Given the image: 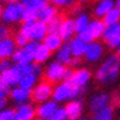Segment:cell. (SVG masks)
I'll list each match as a JSON object with an SVG mask.
<instances>
[{
  "mask_svg": "<svg viewBox=\"0 0 120 120\" xmlns=\"http://www.w3.org/2000/svg\"><path fill=\"white\" fill-rule=\"evenodd\" d=\"M120 76V56L118 54L108 55L96 70V81L101 84L114 83Z\"/></svg>",
  "mask_w": 120,
  "mask_h": 120,
  "instance_id": "6da1fadb",
  "label": "cell"
},
{
  "mask_svg": "<svg viewBox=\"0 0 120 120\" xmlns=\"http://www.w3.org/2000/svg\"><path fill=\"white\" fill-rule=\"evenodd\" d=\"M85 88L77 86L71 81H60L53 86L52 98L58 103H65L73 98H81L85 94Z\"/></svg>",
  "mask_w": 120,
  "mask_h": 120,
  "instance_id": "7a4b0ae2",
  "label": "cell"
},
{
  "mask_svg": "<svg viewBox=\"0 0 120 120\" xmlns=\"http://www.w3.org/2000/svg\"><path fill=\"white\" fill-rule=\"evenodd\" d=\"M23 12H24V5L19 0H15V1L6 4V6L3 8V13L0 19L6 25L17 24L22 22Z\"/></svg>",
  "mask_w": 120,
  "mask_h": 120,
  "instance_id": "3957f363",
  "label": "cell"
},
{
  "mask_svg": "<svg viewBox=\"0 0 120 120\" xmlns=\"http://www.w3.org/2000/svg\"><path fill=\"white\" fill-rule=\"evenodd\" d=\"M19 31L23 33L29 40L41 42L48 34V28L47 23L36 19L34 22H24L21 29H19Z\"/></svg>",
  "mask_w": 120,
  "mask_h": 120,
  "instance_id": "277c9868",
  "label": "cell"
},
{
  "mask_svg": "<svg viewBox=\"0 0 120 120\" xmlns=\"http://www.w3.org/2000/svg\"><path fill=\"white\" fill-rule=\"evenodd\" d=\"M105 28H106V24L102 19L101 18H95L93 21H90L88 26L82 33H79L78 36L82 40H84L86 43L93 42V41H97V40L102 38Z\"/></svg>",
  "mask_w": 120,
  "mask_h": 120,
  "instance_id": "5b68a950",
  "label": "cell"
},
{
  "mask_svg": "<svg viewBox=\"0 0 120 120\" xmlns=\"http://www.w3.org/2000/svg\"><path fill=\"white\" fill-rule=\"evenodd\" d=\"M53 95V85L48 81L37 82L31 90V100L35 103H41L47 100H51Z\"/></svg>",
  "mask_w": 120,
  "mask_h": 120,
  "instance_id": "8992f818",
  "label": "cell"
},
{
  "mask_svg": "<svg viewBox=\"0 0 120 120\" xmlns=\"http://www.w3.org/2000/svg\"><path fill=\"white\" fill-rule=\"evenodd\" d=\"M65 68H66V65L56 61V60L49 63L43 71V76L46 78V81L51 83H55V84L60 81H63Z\"/></svg>",
  "mask_w": 120,
  "mask_h": 120,
  "instance_id": "52a82bcc",
  "label": "cell"
},
{
  "mask_svg": "<svg viewBox=\"0 0 120 120\" xmlns=\"http://www.w3.org/2000/svg\"><path fill=\"white\" fill-rule=\"evenodd\" d=\"M105 54V47L101 42L97 41H93V42H89L86 46V51L84 53V60L86 63L90 64H95L97 61H100Z\"/></svg>",
  "mask_w": 120,
  "mask_h": 120,
  "instance_id": "ba28073f",
  "label": "cell"
},
{
  "mask_svg": "<svg viewBox=\"0 0 120 120\" xmlns=\"http://www.w3.org/2000/svg\"><path fill=\"white\" fill-rule=\"evenodd\" d=\"M22 76H23V73L19 70L18 64H13L10 68L0 72V82H3L4 84H6L10 88H13V86L18 85Z\"/></svg>",
  "mask_w": 120,
  "mask_h": 120,
  "instance_id": "9c48e42d",
  "label": "cell"
},
{
  "mask_svg": "<svg viewBox=\"0 0 120 120\" xmlns=\"http://www.w3.org/2000/svg\"><path fill=\"white\" fill-rule=\"evenodd\" d=\"M58 105L59 103L56 101H54L53 98L38 103V106L36 108V118L41 119V120H51L52 115L55 112V109L59 107Z\"/></svg>",
  "mask_w": 120,
  "mask_h": 120,
  "instance_id": "30bf717a",
  "label": "cell"
},
{
  "mask_svg": "<svg viewBox=\"0 0 120 120\" xmlns=\"http://www.w3.org/2000/svg\"><path fill=\"white\" fill-rule=\"evenodd\" d=\"M10 98L15 105H22L31 101V90L24 89L19 85H16L10 90Z\"/></svg>",
  "mask_w": 120,
  "mask_h": 120,
  "instance_id": "8fae6325",
  "label": "cell"
},
{
  "mask_svg": "<svg viewBox=\"0 0 120 120\" xmlns=\"http://www.w3.org/2000/svg\"><path fill=\"white\" fill-rule=\"evenodd\" d=\"M34 118H36V108L31 102L17 105L15 115L16 120H33Z\"/></svg>",
  "mask_w": 120,
  "mask_h": 120,
  "instance_id": "7c38bea8",
  "label": "cell"
},
{
  "mask_svg": "<svg viewBox=\"0 0 120 120\" xmlns=\"http://www.w3.org/2000/svg\"><path fill=\"white\" fill-rule=\"evenodd\" d=\"M67 105L65 106L67 111V118L71 120H77L81 119L83 113H84V105L79 98H73L71 101L66 102Z\"/></svg>",
  "mask_w": 120,
  "mask_h": 120,
  "instance_id": "4fadbf2b",
  "label": "cell"
},
{
  "mask_svg": "<svg viewBox=\"0 0 120 120\" xmlns=\"http://www.w3.org/2000/svg\"><path fill=\"white\" fill-rule=\"evenodd\" d=\"M109 103H111V95L107 94V93H97L94 96H91V98H90L89 109L93 113H95L96 111L106 107Z\"/></svg>",
  "mask_w": 120,
  "mask_h": 120,
  "instance_id": "5bb4252c",
  "label": "cell"
},
{
  "mask_svg": "<svg viewBox=\"0 0 120 120\" xmlns=\"http://www.w3.org/2000/svg\"><path fill=\"white\" fill-rule=\"evenodd\" d=\"M90 79H91V72L88 68H77L76 71L72 72L71 76V81L75 85L77 86H82V88H86V85L89 84Z\"/></svg>",
  "mask_w": 120,
  "mask_h": 120,
  "instance_id": "9a60e30c",
  "label": "cell"
},
{
  "mask_svg": "<svg viewBox=\"0 0 120 120\" xmlns=\"http://www.w3.org/2000/svg\"><path fill=\"white\" fill-rule=\"evenodd\" d=\"M59 35L63 37L64 41H70L76 34V29H75V21L72 18H65L61 21L59 28Z\"/></svg>",
  "mask_w": 120,
  "mask_h": 120,
  "instance_id": "2e32d148",
  "label": "cell"
},
{
  "mask_svg": "<svg viewBox=\"0 0 120 120\" xmlns=\"http://www.w3.org/2000/svg\"><path fill=\"white\" fill-rule=\"evenodd\" d=\"M42 43L49 49L51 52H55L58 48H60L64 43L63 37L59 35V33H48L46 37L42 40Z\"/></svg>",
  "mask_w": 120,
  "mask_h": 120,
  "instance_id": "e0dca14e",
  "label": "cell"
},
{
  "mask_svg": "<svg viewBox=\"0 0 120 120\" xmlns=\"http://www.w3.org/2000/svg\"><path fill=\"white\" fill-rule=\"evenodd\" d=\"M68 43H70V48H71V52H72V56H77V58L84 56V53L86 51V46H88V43L84 40L77 36V37H72Z\"/></svg>",
  "mask_w": 120,
  "mask_h": 120,
  "instance_id": "ac0fdd59",
  "label": "cell"
},
{
  "mask_svg": "<svg viewBox=\"0 0 120 120\" xmlns=\"http://www.w3.org/2000/svg\"><path fill=\"white\" fill-rule=\"evenodd\" d=\"M17 48L13 38L10 36L4 37L0 40V59L3 58H11L12 53L15 52V49Z\"/></svg>",
  "mask_w": 120,
  "mask_h": 120,
  "instance_id": "d6986e66",
  "label": "cell"
},
{
  "mask_svg": "<svg viewBox=\"0 0 120 120\" xmlns=\"http://www.w3.org/2000/svg\"><path fill=\"white\" fill-rule=\"evenodd\" d=\"M114 6H115L114 0H98L94 6V16L96 18L102 19L105 17V15Z\"/></svg>",
  "mask_w": 120,
  "mask_h": 120,
  "instance_id": "ffe728a7",
  "label": "cell"
},
{
  "mask_svg": "<svg viewBox=\"0 0 120 120\" xmlns=\"http://www.w3.org/2000/svg\"><path fill=\"white\" fill-rule=\"evenodd\" d=\"M54 58L56 61L67 66L70 60L72 59V52H71V48H70V43H63V46L55 51Z\"/></svg>",
  "mask_w": 120,
  "mask_h": 120,
  "instance_id": "44dd1931",
  "label": "cell"
},
{
  "mask_svg": "<svg viewBox=\"0 0 120 120\" xmlns=\"http://www.w3.org/2000/svg\"><path fill=\"white\" fill-rule=\"evenodd\" d=\"M11 60L13 64H26L33 61V56L25 51L24 47H17L11 55Z\"/></svg>",
  "mask_w": 120,
  "mask_h": 120,
  "instance_id": "7402d4cb",
  "label": "cell"
},
{
  "mask_svg": "<svg viewBox=\"0 0 120 120\" xmlns=\"http://www.w3.org/2000/svg\"><path fill=\"white\" fill-rule=\"evenodd\" d=\"M58 16V8L54 5H46L42 10H40L37 12V19L42 21L45 23H48L49 21H52L54 17Z\"/></svg>",
  "mask_w": 120,
  "mask_h": 120,
  "instance_id": "603a6c76",
  "label": "cell"
},
{
  "mask_svg": "<svg viewBox=\"0 0 120 120\" xmlns=\"http://www.w3.org/2000/svg\"><path fill=\"white\" fill-rule=\"evenodd\" d=\"M51 56H52V52L49 51L43 43H41L38 46L37 51L35 52V54L33 56V60L35 63H37V64H45V63L48 61Z\"/></svg>",
  "mask_w": 120,
  "mask_h": 120,
  "instance_id": "cb8c5ba5",
  "label": "cell"
},
{
  "mask_svg": "<svg viewBox=\"0 0 120 120\" xmlns=\"http://www.w3.org/2000/svg\"><path fill=\"white\" fill-rule=\"evenodd\" d=\"M75 21V29H76V34L82 33L83 30L88 26V24L90 23V16L85 12H81L76 16V18L73 19Z\"/></svg>",
  "mask_w": 120,
  "mask_h": 120,
  "instance_id": "d4e9b609",
  "label": "cell"
},
{
  "mask_svg": "<svg viewBox=\"0 0 120 120\" xmlns=\"http://www.w3.org/2000/svg\"><path fill=\"white\" fill-rule=\"evenodd\" d=\"M106 25H112V24H118L120 23V7L114 6L102 18Z\"/></svg>",
  "mask_w": 120,
  "mask_h": 120,
  "instance_id": "484cf974",
  "label": "cell"
},
{
  "mask_svg": "<svg viewBox=\"0 0 120 120\" xmlns=\"http://www.w3.org/2000/svg\"><path fill=\"white\" fill-rule=\"evenodd\" d=\"M38 77L34 73H26V75H23L21 81H19L18 85L22 86L24 89H28V90H33V88L37 84L38 82Z\"/></svg>",
  "mask_w": 120,
  "mask_h": 120,
  "instance_id": "4316f807",
  "label": "cell"
},
{
  "mask_svg": "<svg viewBox=\"0 0 120 120\" xmlns=\"http://www.w3.org/2000/svg\"><path fill=\"white\" fill-rule=\"evenodd\" d=\"M113 118H114V109L109 105L96 111L93 115V119L95 120H112Z\"/></svg>",
  "mask_w": 120,
  "mask_h": 120,
  "instance_id": "83f0119b",
  "label": "cell"
},
{
  "mask_svg": "<svg viewBox=\"0 0 120 120\" xmlns=\"http://www.w3.org/2000/svg\"><path fill=\"white\" fill-rule=\"evenodd\" d=\"M46 5H48V0H30L24 7L28 8V10H31V11L38 12L40 10H42Z\"/></svg>",
  "mask_w": 120,
  "mask_h": 120,
  "instance_id": "f1b7e54d",
  "label": "cell"
},
{
  "mask_svg": "<svg viewBox=\"0 0 120 120\" xmlns=\"http://www.w3.org/2000/svg\"><path fill=\"white\" fill-rule=\"evenodd\" d=\"M16 115V109L5 107L0 111V120H13Z\"/></svg>",
  "mask_w": 120,
  "mask_h": 120,
  "instance_id": "f546056e",
  "label": "cell"
},
{
  "mask_svg": "<svg viewBox=\"0 0 120 120\" xmlns=\"http://www.w3.org/2000/svg\"><path fill=\"white\" fill-rule=\"evenodd\" d=\"M60 24H61V19H60L59 16L54 17L52 21H49L47 23V28H48V33H58Z\"/></svg>",
  "mask_w": 120,
  "mask_h": 120,
  "instance_id": "4dcf8cb0",
  "label": "cell"
},
{
  "mask_svg": "<svg viewBox=\"0 0 120 120\" xmlns=\"http://www.w3.org/2000/svg\"><path fill=\"white\" fill-rule=\"evenodd\" d=\"M67 111L65 107H58L54 114L52 115L51 120H67Z\"/></svg>",
  "mask_w": 120,
  "mask_h": 120,
  "instance_id": "1f68e13d",
  "label": "cell"
},
{
  "mask_svg": "<svg viewBox=\"0 0 120 120\" xmlns=\"http://www.w3.org/2000/svg\"><path fill=\"white\" fill-rule=\"evenodd\" d=\"M41 45V42L40 41H34V40H29V42L25 45V51L31 55V56H34V54H35V52L37 51V48H38V46ZM34 61V60H33Z\"/></svg>",
  "mask_w": 120,
  "mask_h": 120,
  "instance_id": "d6a6232c",
  "label": "cell"
},
{
  "mask_svg": "<svg viewBox=\"0 0 120 120\" xmlns=\"http://www.w3.org/2000/svg\"><path fill=\"white\" fill-rule=\"evenodd\" d=\"M37 19V12L31 11V10H28L24 7V12H23V18L22 22H34Z\"/></svg>",
  "mask_w": 120,
  "mask_h": 120,
  "instance_id": "836d02e7",
  "label": "cell"
},
{
  "mask_svg": "<svg viewBox=\"0 0 120 120\" xmlns=\"http://www.w3.org/2000/svg\"><path fill=\"white\" fill-rule=\"evenodd\" d=\"M13 41H15V43H16L17 47H25V45L29 42V38H28L23 33L19 31L18 34H16V36H15V38H13Z\"/></svg>",
  "mask_w": 120,
  "mask_h": 120,
  "instance_id": "e575fe53",
  "label": "cell"
},
{
  "mask_svg": "<svg viewBox=\"0 0 120 120\" xmlns=\"http://www.w3.org/2000/svg\"><path fill=\"white\" fill-rule=\"evenodd\" d=\"M48 1L56 7H68L73 5L76 0H48Z\"/></svg>",
  "mask_w": 120,
  "mask_h": 120,
  "instance_id": "d590c367",
  "label": "cell"
},
{
  "mask_svg": "<svg viewBox=\"0 0 120 120\" xmlns=\"http://www.w3.org/2000/svg\"><path fill=\"white\" fill-rule=\"evenodd\" d=\"M10 90H11V88L4 84L3 82H0V100H6L10 96Z\"/></svg>",
  "mask_w": 120,
  "mask_h": 120,
  "instance_id": "8d00e7d4",
  "label": "cell"
},
{
  "mask_svg": "<svg viewBox=\"0 0 120 120\" xmlns=\"http://www.w3.org/2000/svg\"><path fill=\"white\" fill-rule=\"evenodd\" d=\"M13 65L12 63V60L10 59V58H3V59H0V72L1 71H5V70L10 68Z\"/></svg>",
  "mask_w": 120,
  "mask_h": 120,
  "instance_id": "74e56055",
  "label": "cell"
},
{
  "mask_svg": "<svg viewBox=\"0 0 120 120\" xmlns=\"http://www.w3.org/2000/svg\"><path fill=\"white\" fill-rule=\"evenodd\" d=\"M108 48L111 49H116L118 47H120V36H115V37H112L111 40L106 41Z\"/></svg>",
  "mask_w": 120,
  "mask_h": 120,
  "instance_id": "f35d334b",
  "label": "cell"
},
{
  "mask_svg": "<svg viewBox=\"0 0 120 120\" xmlns=\"http://www.w3.org/2000/svg\"><path fill=\"white\" fill-rule=\"evenodd\" d=\"M10 34H11V31H10V29L7 28V25L1 22L0 23V40L4 38V37L10 36Z\"/></svg>",
  "mask_w": 120,
  "mask_h": 120,
  "instance_id": "ab89813d",
  "label": "cell"
},
{
  "mask_svg": "<svg viewBox=\"0 0 120 120\" xmlns=\"http://www.w3.org/2000/svg\"><path fill=\"white\" fill-rule=\"evenodd\" d=\"M81 65H82V58H77V56H72V59L70 60V63H68V65H67V66L77 68L78 66H81Z\"/></svg>",
  "mask_w": 120,
  "mask_h": 120,
  "instance_id": "60d3db41",
  "label": "cell"
},
{
  "mask_svg": "<svg viewBox=\"0 0 120 120\" xmlns=\"http://www.w3.org/2000/svg\"><path fill=\"white\" fill-rule=\"evenodd\" d=\"M72 70L70 67H66L65 68V72H64V77H63V81H70L71 79V76H72Z\"/></svg>",
  "mask_w": 120,
  "mask_h": 120,
  "instance_id": "b9f144b4",
  "label": "cell"
},
{
  "mask_svg": "<svg viewBox=\"0 0 120 120\" xmlns=\"http://www.w3.org/2000/svg\"><path fill=\"white\" fill-rule=\"evenodd\" d=\"M6 105H7L6 100H0V111H1L3 108H5V107H6Z\"/></svg>",
  "mask_w": 120,
  "mask_h": 120,
  "instance_id": "7bdbcfd3",
  "label": "cell"
},
{
  "mask_svg": "<svg viewBox=\"0 0 120 120\" xmlns=\"http://www.w3.org/2000/svg\"><path fill=\"white\" fill-rule=\"evenodd\" d=\"M73 12H75L76 15H78V13H81V7H79V6L75 7V10H73Z\"/></svg>",
  "mask_w": 120,
  "mask_h": 120,
  "instance_id": "ee69618b",
  "label": "cell"
},
{
  "mask_svg": "<svg viewBox=\"0 0 120 120\" xmlns=\"http://www.w3.org/2000/svg\"><path fill=\"white\" fill-rule=\"evenodd\" d=\"M19 1H21V3H22V4H23V5L25 6V5H26V4H28L29 1H30V0H19Z\"/></svg>",
  "mask_w": 120,
  "mask_h": 120,
  "instance_id": "f6af8a7d",
  "label": "cell"
},
{
  "mask_svg": "<svg viewBox=\"0 0 120 120\" xmlns=\"http://www.w3.org/2000/svg\"><path fill=\"white\" fill-rule=\"evenodd\" d=\"M3 5H1V1H0V18H1V13H3Z\"/></svg>",
  "mask_w": 120,
  "mask_h": 120,
  "instance_id": "bcb514c9",
  "label": "cell"
},
{
  "mask_svg": "<svg viewBox=\"0 0 120 120\" xmlns=\"http://www.w3.org/2000/svg\"><path fill=\"white\" fill-rule=\"evenodd\" d=\"M1 3H5V4H7V3H11V1H15V0H0Z\"/></svg>",
  "mask_w": 120,
  "mask_h": 120,
  "instance_id": "7dc6e473",
  "label": "cell"
},
{
  "mask_svg": "<svg viewBox=\"0 0 120 120\" xmlns=\"http://www.w3.org/2000/svg\"><path fill=\"white\" fill-rule=\"evenodd\" d=\"M89 1H90V0H79V3H82V4H86Z\"/></svg>",
  "mask_w": 120,
  "mask_h": 120,
  "instance_id": "c3c4849f",
  "label": "cell"
},
{
  "mask_svg": "<svg viewBox=\"0 0 120 120\" xmlns=\"http://www.w3.org/2000/svg\"><path fill=\"white\" fill-rule=\"evenodd\" d=\"M115 6L120 7V0H115Z\"/></svg>",
  "mask_w": 120,
  "mask_h": 120,
  "instance_id": "681fc988",
  "label": "cell"
},
{
  "mask_svg": "<svg viewBox=\"0 0 120 120\" xmlns=\"http://www.w3.org/2000/svg\"><path fill=\"white\" fill-rule=\"evenodd\" d=\"M115 51H116V54H118V55L120 56V47H118V48L115 49Z\"/></svg>",
  "mask_w": 120,
  "mask_h": 120,
  "instance_id": "f907efd6",
  "label": "cell"
},
{
  "mask_svg": "<svg viewBox=\"0 0 120 120\" xmlns=\"http://www.w3.org/2000/svg\"><path fill=\"white\" fill-rule=\"evenodd\" d=\"M119 106H120V101H119Z\"/></svg>",
  "mask_w": 120,
  "mask_h": 120,
  "instance_id": "816d5d0a",
  "label": "cell"
}]
</instances>
